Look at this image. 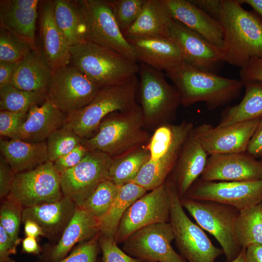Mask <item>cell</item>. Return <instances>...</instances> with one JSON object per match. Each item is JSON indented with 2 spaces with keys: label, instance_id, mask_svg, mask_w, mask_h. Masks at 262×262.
Returning <instances> with one entry per match:
<instances>
[{
  "label": "cell",
  "instance_id": "6da1fadb",
  "mask_svg": "<svg viewBox=\"0 0 262 262\" xmlns=\"http://www.w3.org/2000/svg\"><path fill=\"white\" fill-rule=\"evenodd\" d=\"M218 20L225 62L242 68L252 57L262 59V17L258 13L244 9L239 0H221Z\"/></svg>",
  "mask_w": 262,
  "mask_h": 262
},
{
  "label": "cell",
  "instance_id": "7a4b0ae2",
  "mask_svg": "<svg viewBox=\"0 0 262 262\" xmlns=\"http://www.w3.org/2000/svg\"><path fill=\"white\" fill-rule=\"evenodd\" d=\"M165 75L174 83L186 107L202 102L209 110H214L237 98L244 87L241 80L223 77L185 62Z\"/></svg>",
  "mask_w": 262,
  "mask_h": 262
},
{
  "label": "cell",
  "instance_id": "3957f363",
  "mask_svg": "<svg viewBox=\"0 0 262 262\" xmlns=\"http://www.w3.org/2000/svg\"><path fill=\"white\" fill-rule=\"evenodd\" d=\"M151 136L146 130L141 108L115 112L105 117L95 134L82 143L89 150L102 152L111 158L147 145Z\"/></svg>",
  "mask_w": 262,
  "mask_h": 262
},
{
  "label": "cell",
  "instance_id": "277c9868",
  "mask_svg": "<svg viewBox=\"0 0 262 262\" xmlns=\"http://www.w3.org/2000/svg\"><path fill=\"white\" fill-rule=\"evenodd\" d=\"M70 64L101 87L129 80L139 65L108 48L85 41L70 48Z\"/></svg>",
  "mask_w": 262,
  "mask_h": 262
},
{
  "label": "cell",
  "instance_id": "5b68a950",
  "mask_svg": "<svg viewBox=\"0 0 262 262\" xmlns=\"http://www.w3.org/2000/svg\"><path fill=\"white\" fill-rule=\"evenodd\" d=\"M137 86L135 76L125 82L102 87L88 105L67 115L65 125L82 139L90 138L108 115L129 111L138 106L135 101Z\"/></svg>",
  "mask_w": 262,
  "mask_h": 262
},
{
  "label": "cell",
  "instance_id": "8992f818",
  "mask_svg": "<svg viewBox=\"0 0 262 262\" xmlns=\"http://www.w3.org/2000/svg\"><path fill=\"white\" fill-rule=\"evenodd\" d=\"M138 73L141 108L145 127L157 128L170 123L181 105L178 90L167 82L162 71L145 64L140 63Z\"/></svg>",
  "mask_w": 262,
  "mask_h": 262
},
{
  "label": "cell",
  "instance_id": "52a82bcc",
  "mask_svg": "<svg viewBox=\"0 0 262 262\" xmlns=\"http://www.w3.org/2000/svg\"><path fill=\"white\" fill-rule=\"evenodd\" d=\"M166 181L171 204L169 222L180 255L187 262H215L224 254L223 249L213 245L203 229L189 218L174 183Z\"/></svg>",
  "mask_w": 262,
  "mask_h": 262
},
{
  "label": "cell",
  "instance_id": "ba28073f",
  "mask_svg": "<svg viewBox=\"0 0 262 262\" xmlns=\"http://www.w3.org/2000/svg\"><path fill=\"white\" fill-rule=\"evenodd\" d=\"M181 205L203 229L212 234L224 251L227 262L235 259L242 248L235 232L239 211L223 203L210 200L180 198Z\"/></svg>",
  "mask_w": 262,
  "mask_h": 262
},
{
  "label": "cell",
  "instance_id": "9c48e42d",
  "mask_svg": "<svg viewBox=\"0 0 262 262\" xmlns=\"http://www.w3.org/2000/svg\"><path fill=\"white\" fill-rule=\"evenodd\" d=\"M85 41L113 50L137 62L134 50L124 36L108 0H77Z\"/></svg>",
  "mask_w": 262,
  "mask_h": 262
},
{
  "label": "cell",
  "instance_id": "30bf717a",
  "mask_svg": "<svg viewBox=\"0 0 262 262\" xmlns=\"http://www.w3.org/2000/svg\"><path fill=\"white\" fill-rule=\"evenodd\" d=\"M63 196L60 174L53 163L48 161L33 169L16 174L7 198L25 208L55 202Z\"/></svg>",
  "mask_w": 262,
  "mask_h": 262
},
{
  "label": "cell",
  "instance_id": "8fae6325",
  "mask_svg": "<svg viewBox=\"0 0 262 262\" xmlns=\"http://www.w3.org/2000/svg\"><path fill=\"white\" fill-rule=\"evenodd\" d=\"M101 87L70 63L52 71L47 99L68 115L88 105Z\"/></svg>",
  "mask_w": 262,
  "mask_h": 262
},
{
  "label": "cell",
  "instance_id": "7c38bea8",
  "mask_svg": "<svg viewBox=\"0 0 262 262\" xmlns=\"http://www.w3.org/2000/svg\"><path fill=\"white\" fill-rule=\"evenodd\" d=\"M111 162L106 154L89 150L77 165L60 174L63 196L82 207L98 185L108 180Z\"/></svg>",
  "mask_w": 262,
  "mask_h": 262
},
{
  "label": "cell",
  "instance_id": "4fadbf2b",
  "mask_svg": "<svg viewBox=\"0 0 262 262\" xmlns=\"http://www.w3.org/2000/svg\"><path fill=\"white\" fill-rule=\"evenodd\" d=\"M170 197L168 183L146 193L136 199L123 215L115 241L123 243L135 231L147 226L169 222Z\"/></svg>",
  "mask_w": 262,
  "mask_h": 262
},
{
  "label": "cell",
  "instance_id": "5bb4252c",
  "mask_svg": "<svg viewBox=\"0 0 262 262\" xmlns=\"http://www.w3.org/2000/svg\"><path fill=\"white\" fill-rule=\"evenodd\" d=\"M174 240L169 222L152 224L131 234L123 243L122 249L143 262H187L173 248Z\"/></svg>",
  "mask_w": 262,
  "mask_h": 262
},
{
  "label": "cell",
  "instance_id": "9a60e30c",
  "mask_svg": "<svg viewBox=\"0 0 262 262\" xmlns=\"http://www.w3.org/2000/svg\"><path fill=\"white\" fill-rule=\"evenodd\" d=\"M184 197L217 202L241 211L262 202V179L244 181H209L199 178Z\"/></svg>",
  "mask_w": 262,
  "mask_h": 262
},
{
  "label": "cell",
  "instance_id": "2e32d148",
  "mask_svg": "<svg viewBox=\"0 0 262 262\" xmlns=\"http://www.w3.org/2000/svg\"><path fill=\"white\" fill-rule=\"evenodd\" d=\"M260 118L225 126L203 124L194 127V132L209 156L246 152Z\"/></svg>",
  "mask_w": 262,
  "mask_h": 262
},
{
  "label": "cell",
  "instance_id": "e0dca14e",
  "mask_svg": "<svg viewBox=\"0 0 262 262\" xmlns=\"http://www.w3.org/2000/svg\"><path fill=\"white\" fill-rule=\"evenodd\" d=\"M170 38L179 48L184 62L215 73L225 62L220 49L196 32L174 19Z\"/></svg>",
  "mask_w": 262,
  "mask_h": 262
},
{
  "label": "cell",
  "instance_id": "ac0fdd59",
  "mask_svg": "<svg viewBox=\"0 0 262 262\" xmlns=\"http://www.w3.org/2000/svg\"><path fill=\"white\" fill-rule=\"evenodd\" d=\"M200 179L231 181L262 179V164L246 152L210 155Z\"/></svg>",
  "mask_w": 262,
  "mask_h": 262
},
{
  "label": "cell",
  "instance_id": "d6986e66",
  "mask_svg": "<svg viewBox=\"0 0 262 262\" xmlns=\"http://www.w3.org/2000/svg\"><path fill=\"white\" fill-rule=\"evenodd\" d=\"M132 47L137 61L165 73L184 63L181 53L170 38H126Z\"/></svg>",
  "mask_w": 262,
  "mask_h": 262
},
{
  "label": "cell",
  "instance_id": "ffe728a7",
  "mask_svg": "<svg viewBox=\"0 0 262 262\" xmlns=\"http://www.w3.org/2000/svg\"><path fill=\"white\" fill-rule=\"evenodd\" d=\"M194 128L186 138L172 171L173 177L171 180L180 198L185 196L200 177L209 156L196 138Z\"/></svg>",
  "mask_w": 262,
  "mask_h": 262
},
{
  "label": "cell",
  "instance_id": "44dd1931",
  "mask_svg": "<svg viewBox=\"0 0 262 262\" xmlns=\"http://www.w3.org/2000/svg\"><path fill=\"white\" fill-rule=\"evenodd\" d=\"M99 233V220L82 208L78 207L57 244L43 252L40 261H59L68 255L76 244L89 240Z\"/></svg>",
  "mask_w": 262,
  "mask_h": 262
},
{
  "label": "cell",
  "instance_id": "7402d4cb",
  "mask_svg": "<svg viewBox=\"0 0 262 262\" xmlns=\"http://www.w3.org/2000/svg\"><path fill=\"white\" fill-rule=\"evenodd\" d=\"M67 117V114L47 99L30 109L14 139L30 143L47 141L51 133L65 125Z\"/></svg>",
  "mask_w": 262,
  "mask_h": 262
},
{
  "label": "cell",
  "instance_id": "603a6c76",
  "mask_svg": "<svg viewBox=\"0 0 262 262\" xmlns=\"http://www.w3.org/2000/svg\"><path fill=\"white\" fill-rule=\"evenodd\" d=\"M173 18L222 49L223 32L220 21L189 0H164Z\"/></svg>",
  "mask_w": 262,
  "mask_h": 262
},
{
  "label": "cell",
  "instance_id": "cb8c5ba5",
  "mask_svg": "<svg viewBox=\"0 0 262 262\" xmlns=\"http://www.w3.org/2000/svg\"><path fill=\"white\" fill-rule=\"evenodd\" d=\"M39 27L41 49L52 71L69 64L71 47L55 22L53 1L43 3L40 13Z\"/></svg>",
  "mask_w": 262,
  "mask_h": 262
},
{
  "label": "cell",
  "instance_id": "d4e9b609",
  "mask_svg": "<svg viewBox=\"0 0 262 262\" xmlns=\"http://www.w3.org/2000/svg\"><path fill=\"white\" fill-rule=\"evenodd\" d=\"M52 74L42 49L37 47L18 62L10 84L21 90L47 94Z\"/></svg>",
  "mask_w": 262,
  "mask_h": 262
},
{
  "label": "cell",
  "instance_id": "484cf974",
  "mask_svg": "<svg viewBox=\"0 0 262 262\" xmlns=\"http://www.w3.org/2000/svg\"><path fill=\"white\" fill-rule=\"evenodd\" d=\"M194 128L192 122L185 121L184 126L168 151L155 161H148L132 181L145 189L152 190L164 184L173 171L182 146Z\"/></svg>",
  "mask_w": 262,
  "mask_h": 262
},
{
  "label": "cell",
  "instance_id": "4316f807",
  "mask_svg": "<svg viewBox=\"0 0 262 262\" xmlns=\"http://www.w3.org/2000/svg\"><path fill=\"white\" fill-rule=\"evenodd\" d=\"M173 20L164 0H145L138 18L123 34L125 38H170Z\"/></svg>",
  "mask_w": 262,
  "mask_h": 262
},
{
  "label": "cell",
  "instance_id": "83f0119b",
  "mask_svg": "<svg viewBox=\"0 0 262 262\" xmlns=\"http://www.w3.org/2000/svg\"><path fill=\"white\" fill-rule=\"evenodd\" d=\"M77 208L71 199L64 196L55 202L24 208L22 222L27 219L35 221L42 229L45 236L61 235Z\"/></svg>",
  "mask_w": 262,
  "mask_h": 262
},
{
  "label": "cell",
  "instance_id": "f1b7e54d",
  "mask_svg": "<svg viewBox=\"0 0 262 262\" xmlns=\"http://www.w3.org/2000/svg\"><path fill=\"white\" fill-rule=\"evenodd\" d=\"M0 151L15 174L33 169L49 161L46 141L30 143L0 138Z\"/></svg>",
  "mask_w": 262,
  "mask_h": 262
},
{
  "label": "cell",
  "instance_id": "f546056e",
  "mask_svg": "<svg viewBox=\"0 0 262 262\" xmlns=\"http://www.w3.org/2000/svg\"><path fill=\"white\" fill-rule=\"evenodd\" d=\"M243 82L245 88L243 98L238 104L223 110L217 126H225L262 117V81H246Z\"/></svg>",
  "mask_w": 262,
  "mask_h": 262
},
{
  "label": "cell",
  "instance_id": "4dcf8cb0",
  "mask_svg": "<svg viewBox=\"0 0 262 262\" xmlns=\"http://www.w3.org/2000/svg\"><path fill=\"white\" fill-rule=\"evenodd\" d=\"M147 192L133 182L120 185L110 208L99 221L100 234L115 240L119 223L127 209Z\"/></svg>",
  "mask_w": 262,
  "mask_h": 262
},
{
  "label": "cell",
  "instance_id": "1f68e13d",
  "mask_svg": "<svg viewBox=\"0 0 262 262\" xmlns=\"http://www.w3.org/2000/svg\"><path fill=\"white\" fill-rule=\"evenodd\" d=\"M53 1L55 22L70 47L85 41L84 26L77 0Z\"/></svg>",
  "mask_w": 262,
  "mask_h": 262
},
{
  "label": "cell",
  "instance_id": "d6a6232c",
  "mask_svg": "<svg viewBox=\"0 0 262 262\" xmlns=\"http://www.w3.org/2000/svg\"><path fill=\"white\" fill-rule=\"evenodd\" d=\"M0 1V27L35 44L37 9L23 10L12 7L7 0Z\"/></svg>",
  "mask_w": 262,
  "mask_h": 262
},
{
  "label": "cell",
  "instance_id": "836d02e7",
  "mask_svg": "<svg viewBox=\"0 0 262 262\" xmlns=\"http://www.w3.org/2000/svg\"><path fill=\"white\" fill-rule=\"evenodd\" d=\"M147 145L112 158L108 180L117 185L132 182L150 158Z\"/></svg>",
  "mask_w": 262,
  "mask_h": 262
},
{
  "label": "cell",
  "instance_id": "e575fe53",
  "mask_svg": "<svg viewBox=\"0 0 262 262\" xmlns=\"http://www.w3.org/2000/svg\"><path fill=\"white\" fill-rule=\"evenodd\" d=\"M235 232L242 248L252 245H262V202L239 211Z\"/></svg>",
  "mask_w": 262,
  "mask_h": 262
},
{
  "label": "cell",
  "instance_id": "d590c367",
  "mask_svg": "<svg viewBox=\"0 0 262 262\" xmlns=\"http://www.w3.org/2000/svg\"><path fill=\"white\" fill-rule=\"evenodd\" d=\"M47 99L46 93L21 90L10 84L0 88V111L28 112Z\"/></svg>",
  "mask_w": 262,
  "mask_h": 262
},
{
  "label": "cell",
  "instance_id": "8d00e7d4",
  "mask_svg": "<svg viewBox=\"0 0 262 262\" xmlns=\"http://www.w3.org/2000/svg\"><path fill=\"white\" fill-rule=\"evenodd\" d=\"M119 186L109 180L103 181L87 199L82 208L99 221L110 208Z\"/></svg>",
  "mask_w": 262,
  "mask_h": 262
},
{
  "label": "cell",
  "instance_id": "74e56055",
  "mask_svg": "<svg viewBox=\"0 0 262 262\" xmlns=\"http://www.w3.org/2000/svg\"><path fill=\"white\" fill-rule=\"evenodd\" d=\"M82 138L73 130L64 125L48 138L47 150L49 161L54 163L82 144Z\"/></svg>",
  "mask_w": 262,
  "mask_h": 262
},
{
  "label": "cell",
  "instance_id": "f35d334b",
  "mask_svg": "<svg viewBox=\"0 0 262 262\" xmlns=\"http://www.w3.org/2000/svg\"><path fill=\"white\" fill-rule=\"evenodd\" d=\"M37 47L35 44L0 27V62H18Z\"/></svg>",
  "mask_w": 262,
  "mask_h": 262
},
{
  "label": "cell",
  "instance_id": "ab89813d",
  "mask_svg": "<svg viewBox=\"0 0 262 262\" xmlns=\"http://www.w3.org/2000/svg\"><path fill=\"white\" fill-rule=\"evenodd\" d=\"M23 209L17 202L7 198L1 201L0 207V226L16 247L21 241L18 234Z\"/></svg>",
  "mask_w": 262,
  "mask_h": 262
},
{
  "label": "cell",
  "instance_id": "60d3db41",
  "mask_svg": "<svg viewBox=\"0 0 262 262\" xmlns=\"http://www.w3.org/2000/svg\"><path fill=\"white\" fill-rule=\"evenodd\" d=\"M145 0H108L116 23L122 33L129 29L139 16Z\"/></svg>",
  "mask_w": 262,
  "mask_h": 262
},
{
  "label": "cell",
  "instance_id": "b9f144b4",
  "mask_svg": "<svg viewBox=\"0 0 262 262\" xmlns=\"http://www.w3.org/2000/svg\"><path fill=\"white\" fill-rule=\"evenodd\" d=\"M100 234V233L92 239L81 243L66 257L56 262H97L100 250L98 244Z\"/></svg>",
  "mask_w": 262,
  "mask_h": 262
},
{
  "label": "cell",
  "instance_id": "7bdbcfd3",
  "mask_svg": "<svg viewBox=\"0 0 262 262\" xmlns=\"http://www.w3.org/2000/svg\"><path fill=\"white\" fill-rule=\"evenodd\" d=\"M98 244L102 254L103 262H143L120 249L114 239L100 234Z\"/></svg>",
  "mask_w": 262,
  "mask_h": 262
},
{
  "label": "cell",
  "instance_id": "ee69618b",
  "mask_svg": "<svg viewBox=\"0 0 262 262\" xmlns=\"http://www.w3.org/2000/svg\"><path fill=\"white\" fill-rule=\"evenodd\" d=\"M28 112L0 111V135L14 139L16 134L25 120Z\"/></svg>",
  "mask_w": 262,
  "mask_h": 262
},
{
  "label": "cell",
  "instance_id": "f6af8a7d",
  "mask_svg": "<svg viewBox=\"0 0 262 262\" xmlns=\"http://www.w3.org/2000/svg\"><path fill=\"white\" fill-rule=\"evenodd\" d=\"M89 149L82 143L54 163L56 170L60 174L77 165L86 155Z\"/></svg>",
  "mask_w": 262,
  "mask_h": 262
},
{
  "label": "cell",
  "instance_id": "bcb514c9",
  "mask_svg": "<svg viewBox=\"0 0 262 262\" xmlns=\"http://www.w3.org/2000/svg\"><path fill=\"white\" fill-rule=\"evenodd\" d=\"M15 173L5 159L0 155V198L1 201L7 199L10 191Z\"/></svg>",
  "mask_w": 262,
  "mask_h": 262
},
{
  "label": "cell",
  "instance_id": "7dc6e473",
  "mask_svg": "<svg viewBox=\"0 0 262 262\" xmlns=\"http://www.w3.org/2000/svg\"><path fill=\"white\" fill-rule=\"evenodd\" d=\"M240 78L243 82L262 81V59L257 57L251 58L247 65L241 68Z\"/></svg>",
  "mask_w": 262,
  "mask_h": 262
},
{
  "label": "cell",
  "instance_id": "c3c4849f",
  "mask_svg": "<svg viewBox=\"0 0 262 262\" xmlns=\"http://www.w3.org/2000/svg\"><path fill=\"white\" fill-rule=\"evenodd\" d=\"M16 253V247L0 226V262H15L11 257Z\"/></svg>",
  "mask_w": 262,
  "mask_h": 262
},
{
  "label": "cell",
  "instance_id": "681fc988",
  "mask_svg": "<svg viewBox=\"0 0 262 262\" xmlns=\"http://www.w3.org/2000/svg\"><path fill=\"white\" fill-rule=\"evenodd\" d=\"M246 152L256 159L262 158V117L251 138Z\"/></svg>",
  "mask_w": 262,
  "mask_h": 262
},
{
  "label": "cell",
  "instance_id": "f907efd6",
  "mask_svg": "<svg viewBox=\"0 0 262 262\" xmlns=\"http://www.w3.org/2000/svg\"><path fill=\"white\" fill-rule=\"evenodd\" d=\"M213 18L218 20L221 0H189Z\"/></svg>",
  "mask_w": 262,
  "mask_h": 262
},
{
  "label": "cell",
  "instance_id": "816d5d0a",
  "mask_svg": "<svg viewBox=\"0 0 262 262\" xmlns=\"http://www.w3.org/2000/svg\"><path fill=\"white\" fill-rule=\"evenodd\" d=\"M18 62H0V88L10 84Z\"/></svg>",
  "mask_w": 262,
  "mask_h": 262
},
{
  "label": "cell",
  "instance_id": "f5cc1de1",
  "mask_svg": "<svg viewBox=\"0 0 262 262\" xmlns=\"http://www.w3.org/2000/svg\"><path fill=\"white\" fill-rule=\"evenodd\" d=\"M245 250V262H262V245H252Z\"/></svg>",
  "mask_w": 262,
  "mask_h": 262
},
{
  "label": "cell",
  "instance_id": "db71d44e",
  "mask_svg": "<svg viewBox=\"0 0 262 262\" xmlns=\"http://www.w3.org/2000/svg\"><path fill=\"white\" fill-rule=\"evenodd\" d=\"M23 252L34 255L39 254L43 250L39 245L36 238L26 236L22 241Z\"/></svg>",
  "mask_w": 262,
  "mask_h": 262
},
{
  "label": "cell",
  "instance_id": "11a10c76",
  "mask_svg": "<svg viewBox=\"0 0 262 262\" xmlns=\"http://www.w3.org/2000/svg\"><path fill=\"white\" fill-rule=\"evenodd\" d=\"M23 223L24 233L26 236L37 238L40 236H45L41 228L35 221L27 219Z\"/></svg>",
  "mask_w": 262,
  "mask_h": 262
},
{
  "label": "cell",
  "instance_id": "9f6ffc18",
  "mask_svg": "<svg viewBox=\"0 0 262 262\" xmlns=\"http://www.w3.org/2000/svg\"><path fill=\"white\" fill-rule=\"evenodd\" d=\"M12 7L23 10L37 9L39 1L38 0H6Z\"/></svg>",
  "mask_w": 262,
  "mask_h": 262
},
{
  "label": "cell",
  "instance_id": "6f0895ef",
  "mask_svg": "<svg viewBox=\"0 0 262 262\" xmlns=\"http://www.w3.org/2000/svg\"><path fill=\"white\" fill-rule=\"evenodd\" d=\"M240 3L247 4L262 17V0H239Z\"/></svg>",
  "mask_w": 262,
  "mask_h": 262
},
{
  "label": "cell",
  "instance_id": "680465c9",
  "mask_svg": "<svg viewBox=\"0 0 262 262\" xmlns=\"http://www.w3.org/2000/svg\"><path fill=\"white\" fill-rule=\"evenodd\" d=\"M229 262H245V250L243 248L239 255L234 260Z\"/></svg>",
  "mask_w": 262,
  "mask_h": 262
},
{
  "label": "cell",
  "instance_id": "91938a15",
  "mask_svg": "<svg viewBox=\"0 0 262 262\" xmlns=\"http://www.w3.org/2000/svg\"><path fill=\"white\" fill-rule=\"evenodd\" d=\"M97 262H102V260L98 259Z\"/></svg>",
  "mask_w": 262,
  "mask_h": 262
},
{
  "label": "cell",
  "instance_id": "94428289",
  "mask_svg": "<svg viewBox=\"0 0 262 262\" xmlns=\"http://www.w3.org/2000/svg\"><path fill=\"white\" fill-rule=\"evenodd\" d=\"M260 160L261 163L262 164V158Z\"/></svg>",
  "mask_w": 262,
  "mask_h": 262
},
{
  "label": "cell",
  "instance_id": "6125c7cd",
  "mask_svg": "<svg viewBox=\"0 0 262 262\" xmlns=\"http://www.w3.org/2000/svg\"><path fill=\"white\" fill-rule=\"evenodd\" d=\"M150 262L145 261V262Z\"/></svg>",
  "mask_w": 262,
  "mask_h": 262
}]
</instances>
